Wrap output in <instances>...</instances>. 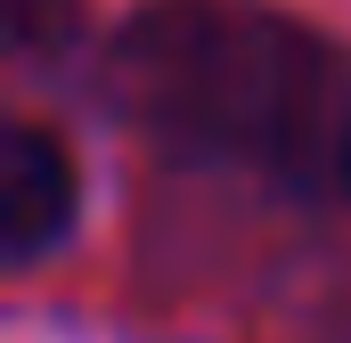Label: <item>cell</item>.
<instances>
[{"mask_svg": "<svg viewBox=\"0 0 351 343\" xmlns=\"http://www.w3.org/2000/svg\"><path fill=\"white\" fill-rule=\"evenodd\" d=\"M82 213V172L49 123H8L0 131V254L8 270H33L74 237Z\"/></svg>", "mask_w": 351, "mask_h": 343, "instance_id": "obj_2", "label": "cell"}, {"mask_svg": "<svg viewBox=\"0 0 351 343\" xmlns=\"http://www.w3.org/2000/svg\"><path fill=\"white\" fill-rule=\"evenodd\" d=\"M335 188H343V196H351V147H343V172H335Z\"/></svg>", "mask_w": 351, "mask_h": 343, "instance_id": "obj_3", "label": "cell"}, {"mask_svg": "<svg viewBox=\"0 0 351 343\" xmlns=\"http://www.w3.org/2000/svg\"><path fill=\"white\" fill-rule=\"evenodd\" d=\"M114 106L188 164L335 188L351 58L278 0H147L106 58Z\"/></svg>", "mask_w": 351, "mask_h": 343, "instance_id": "obj_1", "label": "cell"}]
</instances>
